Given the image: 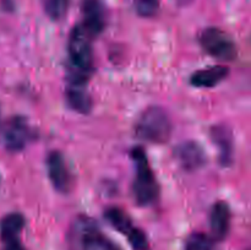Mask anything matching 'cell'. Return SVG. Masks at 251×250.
I'll use <instances>...</instances> for the list:
<instances>
[{"label": "cell", "mask_w": 251, "mask_h": 250, "mask_svg": "<svg viewBox=\"0 0 251 250\" xmlns=\"http://www.w3.org/2000/svg\"><path fill=\"white\" fill-rule=\"evenodd\" d=\"M210 135L211 140L218 150L221 166H230L234 153V140H233L232 130L227 125H215L211 127Z\"/></svg>", "instance_id": "30bf717a"}, {"label": "cell", "mask_w": 251, "mask_h": 250, "mask_svg": "<svg viewBox=\"0 0 251 250\" xmlns=\"http://www.w3.org/2000/svg\"><path fill=\"white\" fill-rule=\"evenodd\" d=\"M137 15L141 17H153L158 12L159 0H134Z\"/></svg>", "instance_id": "ac0fdd59"}, {"label": "cell", "mask_w": 251, "mask_h": 250, "mask_svg": "<svg viewBox=\"0 0 251 250\" xmlns=\"http://www.w3.org/2000/svg\"><path fill=\"white\" fill-rule=\"evenodd\" d=\"M199 39L206 53L213 58L229 61L237 56V46L232 37L217 27H208L203 29Z\"/></svg>", "instance_id": "5b68a950"}, {"label": "cell", "mask_w": 251, "mask_h": 250, "mask_svg": "<svg viewBox=\"0 0 251 250\" xmlns=\"http://www.w3.org/2000/svg\"><path fill=\"white\" fill-rule=\"evenodd\" d=\"M131 158L135 163V176L132 193L136 202L141 206H149L158 198L159 188L154 174L147 159L146 152L141 147H135L131 151Z\"/></svg>", "instance_id": "3957f363"}, {"label": "cell", "mask_w": 251, "mask_h": 250, "mask_svg": "<svg viewBox=\"0 0 251 250\" xmlns=\"http://www.w3.org/2000/svg\"><path fill=\"white\" fill-rule=\"evenodd\" d=\"M47 171L54 189L61 194H68L73 186V176L65 158L59 151L49 152L47 157Z\"/></svg>", "instance_id": "52a82bcc"}, {"label": "cell", "mask_w": 251, "mask_h": 250, "mask_svg": "<svg viewBox=\"0 0 251 250\" xmlns=\"http://www.w3.org/2000/svg\"><path fill=\"white\" fill-rule=\"evenodd\" d=\"M33 137V131L26 118L12 117L4 129V142L10 152H20L28 145Z\"/></svg>", "instance_id": "8992f818"}, {"label": "cell", "mask_w": 251, "mask_h": 250, "mask_svg": "<svg viewBox=\"0 0 251 250\" xmlns=\"http://www.w3.org/2000/svg\"><path fill=\"white\" fill-rule=\"evenodd\" d=\"M174 156L178 163L188 172L198 171L206 163L205 151L195 141H185L176 146Z\"/></svg>", "instance_id": "9c48e42d"}, {"label": "cell", "mask_w": 251, "mask_h": 250, "mask_svg": "<svg viewBox=\"0 0 251 250\" xmlns=\"http://www.w3.org/2000/svg\"><path fill=\"white\" fill-rule=\"evenodd\" d=\"M127 240L134 250H149V240L146 234L139 228H134V230L127 235Z\"/></svg>", "instance_id": "d6986e66"}, {"label": "cell", "mask_w": 251, "mask_h": 250, "mask_svg": "<svg viewBox=\"0 0 251 250\" xmlns=\"http://www.w3.org/2000/svg\"><path fill=\"white\" fill-rule=\"evenodd\" d=\"M87 82H71L66 87V100L69 105L81 114H88L92 109V98L88 93Z\"/></svg>", "instance_id": "7c38bea8"}, {"label": "cell", "mask_w": 251, "mask_h": 250, "mask_svg": "<svg viewBox=\"0 0 251 250\" xmlns=\"http://www.w3.org/2000/svg\"><path fill=\"white\" fill-rule=\"evenodd\" d=\"M25 227V217L21 213H9L0 222V237L2 242L19 239V235Z\"/></svg>", "instance_id": "5bb4252c"}, {"label": "cell", "mask_w": 251, "mask_h": 250, "mask_svg": "<svg viewBox=\"0 0 251 250\" xmlns=\"http://www.w3.org/2000/svg\"><path fill=\"white\" fill-rule=\"evenodd\" d=\"M2 250H25V248L21 244V242H20V239H12L4 242Z\"/></svg>", "instance_id": "ffe728a7"}, {"label": "cell", "mask_w": 251, "mask_h": 250, "mask_svg": "<svg viewBox=\"0 0 251 250\" xmlns=\"http://www.w3.org/2000/svg\"><path fill=\"white\" fill-rule=\"evenodd\" d=\"M172 122L162 108L149 107L136 123V134L142 140L154 144L168 141L172 134Z\"/></svg>", "instance_id": "277c9868"}, {"label": "cell", "mask_w": 251, "mask_h": 250, "mask_svg": "<svg viewBox=\"0 0 251 250\" xmlns=\"http://www.w3.org/2000/svg\"><path fill=\"white\" fill-rule=\"evenodd\" d=\"M104 217L107 218L108 222L118 230V232L123 233L124 235H129L130 233L134 230V225H132L131 220L127 216L126 212L118 207H110L104 212Z\"/></svg>", "instance_id": "9a60e30c"}, {"label": "cell", "mask_w": 251, "mask_h": 250, "mask_svg": "<svg viewBox=\"0 0 251 250\" xmlns=\"http://www.w3.org/2000/svg\"><path fill=\"white\" fill-rule=\"evenodd\" d=\"M184 250H216L215 239L203 233H193L186 239Z\"/></svg>", "instance_id": "e0dca14e"}, {"label": "cell", "mask_w": 251, "mask_h": 250, "mask_svg": "<svg viewBox=\"0 0 251 250\" xmlns=\"http://www.w3.org/2000/svg\"><path fill=\"white\" fill-rule=\"evenodd\" d=\"M176 1H179V2H185V1H188V0H176Z\"/></svg>", "instance_id": "44dd1931"}, {"label": "cell", "mask_w": 251, "mask_h": 250, "mask_svg": "<svg viewBox=\"0 0 251 250\" xmlns=\"http://www.w3.org/2000/svg\"><path fill=\"white\" fill-rule=\"evenodd\" d=\"M210 227L215 240H225L230 228V208L225 201H217L210 213Z\"/></svg>", "instance_id": "8fae6325"}, {"label": "cell", "mask_w": 251, "mask_h": 250, "mask_svg": "<svg viewBox=\"0 0 251 250\" xmlns=\"http://www.w3.org/2000/svg\"><path fill=\"white\" fill-rule=\"evenodd\" d=\"M93 37L81 24L76 25L70 32L68 42V51L70 56L69 80L87 81L93 71Z\"/></svg>", "instance_id": "6da1fadb"}, {"label": "cell", "mask_w": 251, "mask_h": 250, "mask_svg": "<svg viewBox=\"0 0 251 250\" xmlns=\"http://www.w3.org/2000/svg\"><path fill=\"white\" fill-rule=\"evenodd\" d=\"M0 132H1V122H0Z\"/></svg>", "instance_id": "7402d4cb"}, {"label": "cell", "mask_w": 251, "mask_h": 250, "mask_svg": "<svg viewBox=\"0 0 251 250\" xmlns=\"http://www.w3.org/2000/svg\"><path fill=\"white\" fill-rule=\"evenodd\" d=\"M69 250H120V248L103 234L97 222L80 215L71 223L68 233Z\"/></svg>", "instance_id": "7a4b0ae2"}, {"label": "cell", "mask_w": 251, "mask_h": 250, "mask_svg": "<svg viewBox=\"0 0 251 250\" xmlns=\"http://www.w3.org/2000/svg\"><path fill=\"white\" fill-rule=\"evenodd\" d=\"M228 74H229V69L227 66H210V68L195 71L191 75L190 82L195 87H215L216 85L222 82L227 77Z\"/></svg>", "instance_id": "4fadbf2b"}, {"label": "cell", "mask_w": 251, "mask_h": 250, "mask_svg": "<svg viewBox=\"0 0 251 250\" xmlns=\"http://www.w3.org/2000/svg\"><path fill=\"white\" fill-rule=\"evenodd\" d=\"M43 10L53 21H60L68 14L70 0H42Z\"/></svg>", "instance_id": "2e32d148"}, {"label": "cell", "mask_w": 251, "mask_h": 250, "mask_svg": "<svg viewBox=\"0 0 251 250\" xmlns=\"http://www.w3.org/2000/svg\"><path fill=\"white\" fill-rule=\"evenodd\" d=\"M82 11V25L86 31L92 37L103 32L107 22V14L102 0H83L81 5Z\"/></svg>", "instance_id": "ba28073f"}]
</instances>
